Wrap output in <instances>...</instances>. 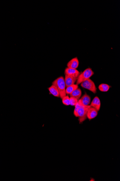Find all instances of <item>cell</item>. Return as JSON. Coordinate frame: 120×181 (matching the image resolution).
<instances>
[{"label":"cell","instance_id":"cell-1","mask_svg":"<svg viewBox=\"0 0 120 181\" xmlns=\"http://www.w3.org/2000/svg\"><path fill=\"white\" fill-rule=\"evenodd\" d=\"M52 84L55 86L58 89L61 98L62 99L64 97L66 96V86L65 78L63 77L60 76L56 79L53 82Z\"/></svg>","mask_w":120,"mask_h":181},{"label":"cell","instance_id":"cell-2","mask_svg":"<svg viewBox=\"0 0 120 181\" xmlns=\"http://www.w3.org/2000/svg\"><path fill=\"white\" fill-rule=\"evenodd\" d=\"M94 73L91 68H88L85 70L83 72L80 74L78 76L76 84H80L82 82L85 81L88 79H90V77L94 75Z\"/></svg>","mask_w":120,"mask_h":181},{"label":"cell","instance_id":"cell-3","mask_svg":"<svg viewBox=\"0 0 120 181\" xmlns=\"http://www.w3.org/2000/svg\"><path fill=\"white\" fill-rule=\"evenodd\" d=\"M80 86L82 87L85 89L89 90L94 94H96L97 92V88L93 81L88 79L85 81L82 82L80 83Z\"/></svg>","mask_w":120,"mask_h":181},{"label":"cell","instance_id":"cell-4","mask_svg":"<svg viewBox=\"0 0 120 181\" xmlns=\"http://www.w3.org/2000/svg\"><path fill=\"white\" fill-rule=\"evenodd\" d=\"M90 106H82L78 109L77 112V117L78 118L80 123H82L87 118V113L88 109Z\"/></svg>","mask_w":120,"mask_h":181},{"label":"cell","instance_id":"cell-5","mask_svg":"<svg viewBox=\"0 0 120 181\" xmlns=\"http://www.w3.org/2000/svg\"><path fill=\"white\" fill-rule=\"evenodd\" d=\"M78 102L81 106H89L91 102V97L87 93H85L78 100Z\"/></svg>","mask_w":120,"mask_h":181},{"label":"cell","instance_id":"cell-6","mask_svg":"<svg viewBox=\"0 0 120 181\" xmlns=\"http://www.w3.org/2000/svg\"><path fill=\"white\" fill-rule=\"evenodd\" d=\"M80 74V72L77 69L72 68H66L65 71V75L71 76L76 78H78Z\"/></svg>","mask_w":120,"mask_h":181},{"label":"cell","instance_id":"cell-7","mask_svg":"<svg viewBox=\"0 0 120 181\" xmlns=\"http://www.w3.org/2000/svg\"><path fill=\"white\" fill-rule=\"evenodd\" d=\"M98 112L96 109L89 106L87 113V118L89 120L93 119L98 115Z\"/></svg>","mask_w":120,"mask_h":181},{"label":"cell","instance_id":"cell-8","mask_svg":"<svg viewBox=\"0 0 120 181\" xmlns=\"http://www.w3.org/2000/svg\"><path fill=\"white\" fill-rule=\"evenodd\" d=\"M79 65V62L77 57L74 58L68 62L67 64L68 68L76 69Z\"/></svg>","mask_w":120,"mask_h":181},{"label":"cell","instance_id":"cell-9","mask_svg":"<svg viewBox=\"0 0 120 181\" xmlns=\"http://www.w3.org/2000/svg\"><path fill=\"white\" fill-rule=\"evenodd\" d=\"M77 78H76L71 76L65 75V81L66 87L75 84Z\"/></svg>","mask_w":120,"mask_h":181},{"label":"cell","instance_id":"cell-10","mask_svg":"<svg viewBox=\"0 0 120 181\" xmlns=\"http://www.w3.org/2000/svg\"><path fill=\"white\" fill-rule=\"evenodd\" d=\"M89 106L95 109L97 111H99L101 107V102L99 98L97 96L95 97Z\"/></svg>","mask_w":120,"mask_h":181},{"label":"cell","instance_id":"cell-11","mask_svg":"<svg viewBox=\"0 0 120 181\" xmlns=\"http://www.w3.org/2000/svg\"><path fill=\"white\" fill-rule=\"evenodd\" d=\"M50 93L52 94L54 97H60V93L57 87L54 85H52L48 88Z\"/></svg>","mask_w":120,"mask_h":181},{"label":"cell","instance_id":"cell-12","mask_svg":"<svg viewBox=\"0 0 120 181\" xmlns=\"http://www.w3.org/2000/svg\"><path fill=\"white\" fill-rule=\"evenodd\" d=\"M82 95V91L80 88H78L75 90L73 92L70 94H69V96L70 97H74V98H76L78 100L81 97Z\"/></svg>","mask_w":120,"mask_h":181},{"label":"cell","instance_id":"cell-13","mask_svg":"<svg viewBox=\"0 0 120 181\" xmlns=\"http://www.w3.org/2000/svg\"><path fill=\"white\" fill-rule=\"evenodd\" d=\"M78 85L75 84L68 86V87H66V94H70L71 93L73 92L75 90L78 89Z\"/></svg>","mask_w":120,"mask_h":181},{"label":"cell","instance_id":"cell-14","mask_svg":"<svg viewBox=\"0 0 120 181\" xmlns=\"http://www.w3.org/2000/svg\"><path fill=\"white\" fill-rule=\"evenodd\" d=\"M110 86L105 83H102L98 86V89L101 92H107L110 89Z\"/></svg>","mask_w":120,"mask_h":181},{"label":"cell","instance_id":"cell-15","mask_svg":"<svg viewBox=\"0 0 120 181\" xmlns=\"http://www.w3.org/2000/svg\"><path fill=\"white\" fill-rule=\"evenodd\" d=\"M62 103L65 105L69 106L70 105V99L69 97L68 96L66 95V96L64 97L62 99Z\"/></svg>","mask_w":120,"mask_h":181},{"label":"cell","instance_id":"cell-16","mask_svg":"<svg viewBox=\"0 0 120 181\" xmlns=\"http://www.w3.org/2000/svg\"><path fill=\"white\" fill-rule=\"evenodd\" d=\"M69 99L70 105L72 106H75L78 102V100L74 97H70Z\"/></svg>","mask_w":120,"mask_h":181}]
</instances>
